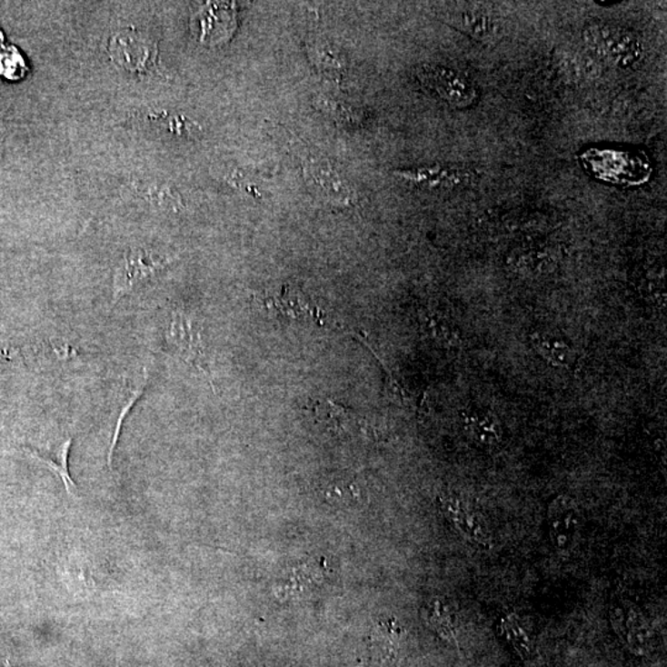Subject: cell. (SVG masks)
Here are the masks:
<instances>
[{"mask_svg": "<svg viewBox=\"0 0 667 667\" xmlns=\"http://www.w3.org/2000/svg\"><path fill=\"white\" fill-rule=\"evenodd\" d=\"M195 24L202 43H224L236 26L235 8L229 3H208L199 10Z\"/></svg>", "mask_w": 667, "mask_h": 667, "instance_id": "cell-9", "label": "cell"}, {"mask_svg": "<svg viewBox=\"0 0 667 667\" xmlns=\"http://www.w3.org/2000/svg\"><path fill=\"white\" fill-rule=\"evenodd\" d=\"M550 543L556 552L570 555L582 538L583 514L572 497L562 494L550 502L546 512Z\"/></svg>", "mask_w": 667, "mask_h": 667, "instance_id": "cell-5", "label": "cell"}, {"mask_svg": "<svg viewBox=\"0 0 667 667\" xmlns=\"http://www.w3.org/2000/svg\"><path fill=\"white\" fill-rule=\"evenodd\" d=\"M500 627L505 641L510 642L514 652L523 660L533 662L536 655L534 639L529 634L527 628L523 624L519 615L515 613H505L502 615Z\"/></svg>", "mask_w": 667, "mask_h": 667, "instance_id": "cell-14", "label": "cell"}, {"mask_svg": "<svg viewBox=\"0 0 667 667\" xmlns=\"http://www.w3.org/2000/svg\"><path fill=\"white\" fill-rule=\"evenodd\" d=\"M562 64L563 70L567 74H573L579 75V77L594 75V70L597 67L593 66V65H596L594 60H591L589 56H583V55L580 54L563 55Z\"/></svg>", "mask_w": 667, "mask_h": 667, "instance_id": "cell-23", "label": "cell"}, {"mask_svg": "<svg viewBox=\"0 0 667 667\" xmlns=\"http://www.w3.org/2000/svg\"><path fill=\"white\" fill-rule=\"evenodd\" d=\"M421 330L426 339L443 347H455L460 343V333L455 324L446 316L435 312H425L421 315Z\"/></svg>", "mask_w": 667, "mask_h": 667, "instance_id": "cell-16", "label": "cell"}, {"mask_svg": "<svg viewBox=\"0 0 667 667\" xmlns=\"http://www.w3.org/2000/svg\"><path fill=\"white\" fill-rule=\"evenodd\" d=\"M147 384V371L143 370V373L139 376L133 378L128 381V387H126L125 393H124V404L120 408L118 419H116V425L114 435H113L112 443H110V448L108 453V465L112 467L113 455H114V450L120 435V429H122L124 419L129 414L130 409L135 404V402L139 400L144 390H145Z\"/></svg>", "mask_w": 667, "mask_h": 667, "instance_id": "cell-19", "label": "cell"}, {"mask_svg": "<svg viewBox=\"0 0 667 667\" xmlns=\"http://www.w3.org/2000/svg\"><path fill=\"white\" fill-rule=\"evenodd\" d=\"M321 571L316 570L315 566L301 565L292 570V573L287 579L284 580L282 583V592L290 594V596H295V594H301L308 587H313L316 583V577H318Z\"/></svg>", "mask_w": 667, "mask_h": 667, "instance_id": "cell-21", "label": "cell"}, {"mask_svg": "<svg viewBox=\"0 0 667 667\" xmlns=\"http://www.w3.org/2000/svg\"><path fill=\"white\" fill-rule=\"evenodd\" d=\"M166 339L174 353L192 367L209 376L206 367L205 349L203 343L201 328L184 307H174L171 311Z\"/></svg>", "mask_w": 667, "mask_h": 667, "instance_id": "cell-6", "label": "cell"}, {"mask_svg": "<svg viewBox=\"0 0 667 667\" xmlns=\"http://www.w3.org/2000/svg\"><path fill=\"white\" fill-rule=\"evenodd\" d=\"M109 53L116 66L129 72H141L154 58V45L136 31L122 30L110 40Z\"/></svg>", "mask_w": 667, "mask_h": 667, "instance_id": "cell-8", "label": "cell"}, {"mask_svg": "<svg viewBox=\"0 0 667 667\" xmlns=\"http://www.w3.org/2000/svg\"><path fill=\"white\" fill-rule=\"evenodd\" d=\"M266 302L268 307L274 309L277 315L284 316V318L305 319L311 316L318 321L322 313L316 309L315 305L313 307L307 295L295 288H291L290 285L284 287L280 295L267 298Z\"/></svg>", "mask_w": 667, "mask_h": 667, "instance_id": "cell-12", "label": "cell"}, {"mask_svg": "<svg viewBox=\"0 0 667 667\" xmlns=\"http://www.w3.org/2000/svg\"><path fill=\"white\" fill-rule=\"evenodd\" d=\"M583 39L594 57L615 66H632L642 58V47L637 37L611 24H593L584 31Z\"/></svg>", "mask_w": 667, "mask_h": 667, "instance_id": "cell-1", "label": "cell"}, {"mask_svg": "<svg viewBox=\"0 0 667 667\" xmlns=\"http://www.w3.org/2000/svg\"><path fill=\"white\" fill-rule=\"evenodd\" d=\"M311 54L314 55V61L318 66L325 70H343L345 65L342 55H335L329 45L315 44V46L312 47Z\"/></svg>", "mask_w": 667, "mask_h": 667, "instance_id": "cell-24", "label": "cell"}, {"mask_svg": "<svg viewBox=\"0 0 667 667\" xmlns=\"http://www.w3.org/2000/svg\"><path fill=\"white\" fill-rule=\"evenodd\" d=\"M422 78L429 87L434 89L440 97L453 105H467L473 102L474 91L473 85L462 75L456 74L448 68H424Z\"/></svg>", "mask_w": 667, "mask_h": 667, "instance_id": "cell-10", "label": "cell"}, {"mask_svg": "<svg viewBox=\"0 0 667 667\" xmlns=\"http://www.w3.org/2000/svg\"><path fill=\"white\" fill-rule=\"evenodd\" d=\"M304 178L313 194L330 204L346 205L355 201V191L335 167L322 160L305 164Z\"/></svg>", "mask_w": 667, "mask_h": 667, "instance_id": "cell-7", "label": "cell"}, {"mask_svg": "<svg viewBox=\"0 0 667 667\" xmlns=\"http://www.w3.org/2000/svg\"><path fill=\"white\" fill-rule=\"evenodd\" d=\"M424 617L426 623L433 629L443 641L450 644L456 645L457 642V628L455 614L446 602L434 598L426 604L424 610Z\"/></svg>", "mask_w": 667, "mask_h": 667, "instance_id": "cell-17", "label": "cell"}, {"mask_svg": "<svg viewBox=\"0 0 667 667\" xmlns=\"http://www.w3.org/2000/svg\"><path fill=\"white\" fill-rule=\"evenodd\" d=\"M0 41H2V34H0Z\"/></svg>", "mask_w": 667, "mask_h": 667, "instance_id": "cell-25", "label": "cell"}, {"mask_svg": "<svg viewBox=\"0 0 667 667\" xmlns=\"http://www.w3.org/2000/svg\"><path fill=\"white\" fill-rule=\"evenodd\" d=\"M532 342L535 352L553 367L563 369V367H569L575 361V353H573L572 347L559 336L548 333H539L533 335Z\"/></svg>", "mask_w": 667, "mask_h": 667, "instance_id": "cell-15", "label": "cell"}, {"mask_svg": "<svg viewBox=\"0 0 667 667\" xmlns=\"http://www.w3.org/2000/svg\"><path fill=\"white\" fill-rule=\"evenodd\" d=\"M610 619L615 635L632 654L645 656L652 652L654 632L638 604L624 598L612 602Z\"/></svg>", "mask_w": 667, "mask_h": 667, "instance_id": "cell-4", "label": "cell"}, {"mask_svg": "<svg viewBox=\"0 0 667 667\" xmlns=\"http://www.w3.org/2000/svg\"><path fill=\"white\" fill-rule=\"evenodd\" d=\"M456 24L457 26H462L463 31L480 40L491 39L498 34V25L493 16L479 9L457 14Z\"/></svg>", "mask_w": 667, "mask_h": 667, "instance_id": "cell-18", "label": "cell"}, {"mask_svg": "<svg viewBox=\"0 0 667 667\" xmlns=\"http://www.w3.org/2000/svg\"><path fill=\"white\" fill-rule=\"evenodd\" d=\"M26 72L25 61L15 47H8L0 54V74L5 78L16 81L24 77Z\"/></svg>", "mask_w": 667, "mask_h": 667, "instance_id": "cell-22", "label": "cell"}, {"mask_svg": "<svg viewBox=\"0 0 667 667\" xmlns=\"http://www.w3.org/2000/svg\"><path fill=\"white\" fill-rule=\"evenodd\" d=\"M174 261V256L151 250H129L116 266L113 276V304L132 294Z\"/></svg>", "mask_w": 667, "mask_h": 667, "instance_id": "cell-3", "label": "cell"}, {"mask_svg": "<svg viewBox=\"0 0 667 667\" xmlns=\"http://www.w3.org/2000/svg\"><path fill=\"white\" fill-rule=\"evenodd\" d=\"M439 510L463 540L480 552L493 548V535L486 518L462 496L443 493L438 497Z\"/></svg>", "mask_w": 667, "mask_h": 667, "instance_id": "cell-2", "label": "cell"}, {"mask_svg": "<svg viewBox=\"0 0 667 667\" xmlns=\"http://www.w3.org/2000/svg\"><path fill=\"white\" fill-rule=\"evenodd\" d=\"M313 413L318 423L324 425L328 431L339 434L347 431L350 424L349 412L345 408L334 403L332 401H318L313 404Z\"/></svg>", "mask_w": 667, "mask_h": 667, "instance_id": "cell-20", "label": "cell"}, {"mask_svg": "<svg viewBox=\"0 0 667 667\" xmlns=\"http://www.w3.org/2000/svg\"><path fill=\"white\" fill-rule=\"evenodd\" d=\"M71 443L72 439L68 438L50 452L40 453L37 450H26V452L37 462L44 463L47 469L53 471L55 474H57L65 488H66L67 493L71 497H75L77 486H75V481L71 479L70 471H68V455H70Z\"/></svg>", "mask_w": 667, "mask_h": 667, "instance_id": "cell-13", "label": "cell"}, {"mask_svg": "<svg viewBox=\"0 0 667 667\" xmlns=\"http://www.w3.org/2000/svg\"><path fill=\"white\" fill-rule=\"evenodd\" d=\"M462 425L467 438L483 449H494L503 440L500 419L492 412L471 409L463 413Z\"/></svg>", "mask_w": 667, "mask_h": 667, "instance_id": "cell-11", "label": "cell"}]
</instances>
